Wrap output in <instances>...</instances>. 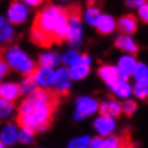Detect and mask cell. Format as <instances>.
I'll list each match as a JSON object with an SVG mask.
<instances>
[{
  "label": "cell",
  "mask_w": 148,
  "mask_h": 148,
  "mask_svg": "<svg viewBox=\"0 0 148 148\" xmlns=\"http://www.w3.org/2000/svg\"><path fill=\"white\" fill-rule=\"evenodd\" d=\"M134 78L137 82H147V78H148V68L145 63H137L135 69H134Z\"/></svg>",
  "instance_id": "obj_25"
},
{
  "label": "cell",
  "mask_w": 148,
  "mask_h": 148,
  "mask_svg": "<svg viewBox=\"0 0 148 148\" xmlns=\"http://www.w3.org/2000/svg\"><path fill=\"white\" fill-rule=\"evenodd\" d=\"M19 88H20V94H27V95H29L35 88H38V85H36V82H35V79H33L32 73L26 75V79L19 85Z\"/></svg>",
  "instance_id": "obj_24"
},
{
  "label": "cell",
  "mask_w": 148,
  "mask_h": 148,
  "mask_svg": "<svg viewBox=\"0 0 148 148\" xmlns=\"http://www.w3.org/2000/svg\"><path fill=\"white\" fill-rule=\"evenodd\" d=\"M0 141L3 143V145H12L17 141V131H16L14 125L9 124L3 128V131L0 134Z\"/></svg>",
  "instance_id": "obj_20"
},
{
  "label": "cell",
  "mask_w": 148,
  "mask_h": 148,
  "mask_svg": "<svg viewBox=\"0 0 148 148\" xmlns=\"http://www.w3.org/2000/svg\"><path fill=\"white\" fill-rule=\"evenodd\" d=\"M98 75L101 76V79L106 84V85H114L121 76H119V72L115 66L112 65H102L98 69Z\"/></svg>",
  "instance_id": "obj_14"
},
{
  "label": "cell",
  "mask_w": 148,
  "mask_h": 148,
  "mask_svg": "<svg viewBox=\"0 0 148 148\" xmlns=\"http://www.w3.org/2000/svg\"><path fill=\"white\" fill-rule=\"evenodd\" d=\"M50 88H35L19 108L17 125L33 132H42L52 124L56 106L60 103V97H66Z\"/></svg>",
  "instance_id": "obj_1"
},
{
  "label": "cell",
  "mask_w": 148,
  "mask_h": 148,
  "mask_svg": "<svg viewBox=\"0 0 148 148\" xmlns=\"http://www.w3.org/2000/svg\"><path fill=\"white\" fill-rule=\"evenodd\" d=\"M33 137H35V132L30 131V130L22 128V131L17 132V140H19L22 144H30V143L33 141Z\"/></svg>",
  "instance_id": "obj_26"
},
{
  "label": "cell",
  "mask_w": 148,
  "mask_h": 148,
  "mask_svg": "<svg viewBox=\"0 0 148 148\" xmlns=\"http://www.w3.org/2000/svg\"><path fill=\"white\" fill-rule=\"evenodd\" d=\"M137 102H134V101H125L122 105H121V112H124L125 115H128V116H131L135 111H137Z\"/></svg>",
  "instance_id": "obj_29"
},
{
  "label": "cell",
  "mask_w": 148,
  "mask_h": 148,
  "mask_svg": "<svg viewBox=\"0 0 148 148\" xmlns=\"http://www.w3.org/2000/svg\"><path fill=\"white\" fill-rule=\"evenodd\" d=\"M32 76L36 85L42 88H50L55 82V72L52 71V68L46 66H36V69L32 72Z\"/></svg>",
  "instance_id": "obj_7"
},
{
  "label": "cell",
  "mask_w": 148,
  "mask_h": 148,
  "mask_svg": "<svg viewBox=\"0 0 148 148\" xmlns=\"http://www.w3.org/2000/svg\"><path fill=\"white\" fill-rule=\"evenodd\" d=\"M94 127L95 130L98 131L101 135H109L112 134V131L115 130V121L112 119V116H105V115H101L99 118L95 119L94 122Z\"/></svg>",
  "instance_id": "obj_15"
},
{
  "label": "cell",
  "mask_w": 148,
  "mask_h": 148,
  "mask_svg": "<svg viewBox=\"0 0 148 148\" xmlns=\"http://www.w3.org/2000/svg\"><path fill=\"white\" fill-rule=\"evenodd\" d=\"M115 46L119 48L121 50L130 52V53H132V55H137V53H138V45L134 42V39L130 38V35L118 36L116 40H115Z\"/></svg>",
  "instance_id": "obj_18"
},
{
  "label": "cell",
  "mask_w": 148,
  "mask_h": 148,
  "mask_svg": "<svg viewBox=\"0 0 148 148\" xmlns=\"http://www.w3.org/2000/svg\"><path fill=\"white\" fill-rule=\"evenodd\" d=\"M10 68L16 69L20 73L29 75L36 69V63L26 55L23 53L19 48H10V49H1V55H0Z\"/></svg>",
  "instance_id": "obj_3"
},
{
  "label": "cell",
  "mask_w": 148,
  "mask_h": 148,
  "mask_svg": "<svg viewBox=\"0 0 148 148\" xmlns=\"http://www.w3.org/2000/svg\"><path fill=\"white\" fill-rule=\"evenodd\" d=\"M78 58H79V53H78L76 50H69V52H66V53L62 56L60 60H62L63 65H68V66H69V65H72Z\"/></svg>",
  "instance_id": "obj_30"
},
{
  "label": "cell",
  "mask_w": 148,
  "mask_h": 148,
  "mask_svg": "<svg viewBox=\"0 0 148 148\" xmlns=\"http://www.w3.org/2000/svg\"><path fill=\"white\" fill-rule=\"evenodd\" d=\"M138 14L141 16V20H143L144 23H147L148 22V4H147V1L143 3L141 6H138Z\"/></svg>",
  "instance_id": "obj_32"
},
{
  "label": "cell",
  "mask_w": 148,
  "mask_h": 148,
  "mask_svg": "<svg viewBox=\"0 0 148 148\" xmlns=\"http://www.w3.org/2000/svg\"><path fill=\"white\" fill-rule=\"evenodd\" d=\"M13 38V29L10 27L9 22L3 17H0V40L7 42Z\"/></svg>",
  "instance_id": "obj_23"
},
{
  "label": "cell",
  "mask_w": 148,
  "mask_h": 148,
  "mask_svg": "<svg viewBox=\"0 0 148 148\" xmlns=\"http://www.w3.org/2000/svg\"><path fill=\"white\" fill-rule=\"evenodd\" d=\"M12 112H13V103L10 101H6V99L0 98V116L1 118H6Z\"/></svg>",
  "instance_id": "obj_27"
},
{
  "label": "cell",
  "mask_w": 148,
  "mask_h": 148,
  "mask_svg": "<svg viewBox=\"0 0 148 148\" xmlns=\"http://www.w3.org/2000/svg\"><path fill=\"white\" fill-rule=\"evenodd\" d=\"M79 59H81V62H84L85 65H91V58H89L86 53H84V55H79Z\"/></svg>",
  "instance_id": "obj_36"
},
{
  "label": "cell",
  "mask_w": 148,
  "mask_h": 148,
  "mask_svg": "<svg viewBox=\"0 0 148 148\" xmlns=\"http://www.w3.org/2000/svg\"><path fill=\"white\" fill-rule=\"evenodd\" d=\"M20 95L22 94H20L19 85L12 84V82L0 84V98L6 99V101H10V102H14Z\"/></svg>",
  "instance_id": "obj_16"
},
{
  "label": "cell",
  "mask_w": 148,
  "mask_h": 148,
  "mask_svg": "<svg viewBox=\"0 0 148 148\" xmlns=\"http://www.w3.org/2000/svg\"><path fill=\"white\" fill-rule=\"evenodd\" d=\"M63 12H65L63 7L49 4V6H45L36 14V17L33 20V26H32V33H30L32 42L35 45L48 49L55 43L53 32H55L56 23Z\"/></svg>",
  "instance_id": "obj_2"
},
{
  "label": "cell",
  "mask_w": 148,
  "mask_h": 148,
  "mask_svg": "<svg viewBox=\"0 0 148 148\" xmlns=\"http://www.w3.org/2000/svg\"><path fill=\"white\" fill-rule=\"evenodd\" d=\"M145 1H147V0H128L127 4L131 6V7H138V6H141L143 3H145Z\"/></svg>",
  "instance_id": "obj_35"
},
{
  "label": "cell",
  "mask_w": 148,
  "mask_h": 148,
  "mask_svg": "<svg viewBox=\"0 0 148 148\" xmlns=\"http://www.w3.org/2000/svg\"><path fill=\"white\" fill-rule=\"evenodd\" d=\"M138 27V20L132 14H125L122 16L118 22H115V29H118L122 35H134Z\"/></svg>",
  "instance_id": "obj_9"
},
{
  "label": "cell",
  "mask_w": 148,
  "mask_h": 148,
  "mask_svg": "<svg viewBox=\"0 0 148 148\" xmlns=\"http://www.w3.org/2000/svg\"><path fill=\"white\" fill-rule=\"evenodd\" d=\"M27 7L22 0H13L7 10V19L12 25H22L27 19Z\"/></svg>",
  "instance_id": "obj_5"
},
{
  "label": "cell",
  "mask_w": 148,
  "mask_h": 148,
  "mask_svg": "<svg viewBox=\"0 0 148 148\" xmlns=\"http://www.w3.org/2000/svg\"><path fill=\"white\" fill-rule=\"evenodd\" d=\"M63 1H66V0H63Z\"/></svg>",
  "instance_id": "obj_38"
},
{
  "label": "cell",
  "mask_w": 148,
  "mask_h": 148,
  "mask_svg": "<svg viewBox=\"0 0 148 148\" xmlns=\"http://www.w3.org/2000/svg\"><path fill=\"white\" fill-rule=\"evenodd\" d=\"M91 143V138L88 137H81V138H76V140H72L69 147H88Z\"/></svg>",
  "instance_id": "obj_31"
},
{
  "label": "cell",
  "mask_w": 148,
  "mask_h": 148,
  "mask_svg": "<svg viewBox=\"0 0 148 148\" xmlns=\"http://www.w3.org/2000/svg\"><path fill=\"white\" fill-rule=\"evenodd\" d=\"M98 111L101 115H105V116H118L121 114V103L114 98H108L106 101H103L101 105H98Z\"/></svg>",
  "instance_id": "obj_10"
},
{
  "label": "cell",
  "mask_w": 148,
  "mask_h": 148,
  "mask_svg": "<svg viewBox=\"0 0 148 148\" xmlns=\"http://www.w3.org/2000/svg\"><path fill=\"white\" fill-rule=\"evenodd\" d=\"M59 62H60L59 55H56V53H43V55L39 56L38 65L39 66H46V68H53Z\"/></svg>",
  "instance_id": "obj_22"
},
{
  "label": "cell",
  "mask_w": 148,
  "mask_h": 148,
  "mask_svg": "<svg viewBox=\"0 0 148 148\" xmlns=\"http://www.w3.org/2000/svg\"><path fill=\"white\" fill-rule=\"evenodd\" d=\"M132 92L141 99H147V95H148V85L147 82H137L135 88L132 89Z\"/></svg>",
  "instance_id": "obj_28"
},
{
  "label": "cell",
  "mask_w": 148,
  "mask_h": 148,
  "mask_svg": "<svg viewBox=\"0 0 148 148\" xmlns=\"http://www.w3.org/2000/svg\"><path fill=\"white\" fill-rule=\"evenodd\" d=\"M137 66V60L134 56H122L118 62V72H119V76L127 79L130 78L132 73H134V69Z\"/></svg>",
  "instance_id": "obj_13"
},
{
  "label": "cell",
  "mask_w": 148,
  "mask_h": 148,
  "mask_svg": "<svg viewBox=\"0 0 148 148\" xmlns=\"http://www.w3.org/2000/svg\"><path fill=\"white\" fill-rule=\"evenodd\" d=\"M111 88H112V91H114V94L118 97V98H128L131 94H132V88L130 86V84L127 82V79H118L114 85H111Z\"/></svg>",
  "instance_id": "obj_19"
},
{
  "label": "cell",
  "mask_w": 148,
  "mask_h": 148,
  "mask_svg": "<svg viewBox=\"0 0 148 148\" xmlns=\"http://www.w3.org/2000/svg\"><path fill=\"white\" fill-rule=\"evenodd\" d=\"M0 147H3V143H1V141H0Z\"/></svg>",
  "instance_id": "obj_37"
},
{
  "label": "cell",
  "mask_w": 148,
  "mask_h": 148,
  "mask_svg": "<svg viewBox=\"0 0 148 148\" xmlns=\"http://www.w3.org/2000/svg\"><path fill=\"white\" fill-rule=\"evenodd\" d=\"M25 4H29V6H33V7H38L43 3V0H22Z\"/></svg>",
  "instance_id": "obj_34"
},
{
  "label": "cell",
  "mask_w": 148,
  "mask_h": 148,
  "mask_svg": "<svg viewBox=\"0 0 148 148\" xmlns=\"http://www.w3.org/2000/svg\"><path fill=\"white\" fill-rule=\"evenodd\" d=\"M106 137V135H105ZM101 147L103 148H121V147H132L131 144V134L128 132V130H125L119 137L115 135H109L106 138H102Z\"/></svg>",
  "instance_id": "obj_8"
},
{
  "label": "cell",
  "mask_w": 148,
  "mask_h": 148,
  "mask_svg": "<svg viewBox=\"0 0 148 148\" xmlns=\"http://www.w3.org/2000/svg\"><path fill=\"white\" fill-rule=\"evenodd\" d=\"M53 85H56V91L62 92V94H68L69 85H71V75H69V69L66 68H60L55 72V82Z\"/></svg>",
  "instance_id": "obj_11"
},
{
  "label": "cell",
  "mask_w": 148,
  "mask_h": 148,
  "mask_svg": "<svg viewBox=\"0 0 148 148\" xmlns=\"http://www.w3.org/2000/svg\"><path fill=\"white\" fill-rule=\"evenodd\" d=\"M66 10V14H68V35H66V40L76 46L81 43V38H82V23H81V19H82V12H81V7L78 4L69 7V9H65Z\"/></svg>",
  "instance_id": "obj_4"
},
{
  "label": "cell",
  "mask_w": 148,
  "mask_h": 148,
  "mask_svg": "<svg viewBox=\"0 0 148 148\" xmlns=\"http://www.w3.org/2000/svg\"><path fill=\"white\" fill-rule=\"evenodd\" d=\"M9 72H10V66H9V65H7V62L0 56V78H3V76L9 75Z\"/></svg>",
  "instance_id": "obj_33"
},
{
  "label": "cell",
  "mask_w": 148,
  "mask_h": 148,
  "mask_svg": "<svg viewBox=\"0 0 148 148\" xmlns=\"http://www.w3.org/2000/svg\"><path fill=\"white\" fill-rule=\"evenodd\" d=\"M99 9H101V4H98L97 0H89L88 1V9L85 12V20L89 23V25H94L97 17L99 16Z\"/></svg>",
  "instance_id": "obj_21"
},
{
  "label": "cell",
  "mask_w": 148,
  "mask_h": 148,
  "mask_svg": "<svg viewBox=\"0 0 148 148\" xmlns=\"http://www.w3.org/2000/svg\"><path fill=\"white\" fill-rule=\"evenodd\" d=\"M71 69H69V75H71V79H82L85 78L88 73H89V65H85L84 62H81V59L78 58L72 65H69Z\"/></svg>",
  "instance_id": "obj_17"
},
{
  "label": "cell",
  "mask_w": 148,
  "mask_h": 148,
  "mask_svg": "<svg viewBox=\"0 0 148 148\" xmlns=\"http://www.w3.org/2000/svg\"><path fill=\"white\" fill-rule=\"evenodd\" d=\"M95 27H97V32L99 35H109L115 30V20L109 16V14H101L97 17L95 20Z\"/></svg>",
  "instance_id": "obj_12"
},
{
  "label": "cell",
  "mask_w": 148,
  "mask_h": 148,
  "mask_svg": "<svg viewBox=\"0 0 148 148\" xmlns=\"http://www.w3.org/2000/svg\"><path fill=\"white\" fill-rule=\"evenodd\" d=\"M95 111H98V102L92 98L82 97L76 101V112L75 119H84L85 116L92 115Z\"/></svg>",
  "instance_id": "obj_6"
}]
</instances>
